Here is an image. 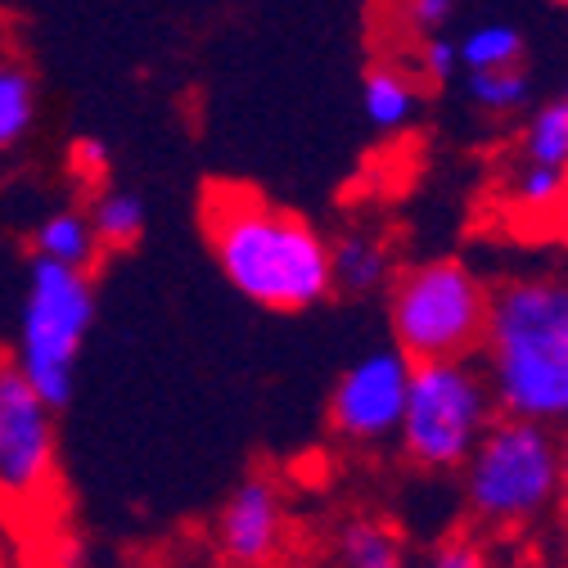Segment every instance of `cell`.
I'll return each instance as SVG.
<instances>
[{
  "instance_id": "cell-1",
  "label": "cell",
  "mask_w": 568,
  "mask_h": 568,
  "mask_svg": "<svg viewBox=\"0 0 568 568\" xmlns=\"http://www.w3.org/2000/svg\"><path fill=\"white\" fill-rule=\"evenodd\" d=\"M203 240L231 290L266 312H307L334 294L329 240L248 185L217 181L203 190Z\"/></svg>"
},
{
  "instance_id": "cell-2",
  "label": "cell",
  "mask_w": 568,
  "mask_h": 568,
  "mask_svg": "<svg viewBox=\"0 0 568 568\" xmlns=\"http://www.w3.org/2000/svg\"><path fill=\"white\" fill-rule=\"evenodd\" d=\"M478 357L496 410L568 429V275L537 271L496 284Z\"/></svg>"
},
{
  "instance_id": "cell-3",
  "label": "cell",
  "mask_w": 568,
  "mask_h": 568,
  "mask_svg": "<svg viewBox=\"0 0 568 568\" xmlns=\"http://www.w3.org/2000/svg\"><path fill=\"white\" fill-rule=\"evenodd\" d=\"M456 474L474 532H483L487 541L532 537L555 524L564 478V429L496 410V419L483 429V438Z\"/></svg>"
},
{
  "instance_id": "cell-4",
  "label": "cell",
  "mask_w": 568,
  "mask_h": 568,
  "mask_svg": "<svg viewBox=\"0 0 568 568\" xmlns=\"http://www.w3.org/2000/svg\"><path fill=\"white\" fill-rule=\"evenodd\" d=\"M95 325V284L87 266H63L32 257L23 303H19V338L10 357L41 388V397L63 410L73 402L82 352Z\"/></svg>"
},
{
  "instance_id": "cell-5",
  "label": "cell",
  "mask_w": 568,
  "mask_h": 568,
  "mask_svg": "<svg viewBox=\"0 0 568 568\" xmlns=\"http://www.w3.org/2000/svg\"><path fill=\"white\" fill-rule=\"evenodd\" d=\"M487 307H491V284L474 266L456 257L406 266L388 284L393 347H402L410 362L478 357Z\"/></svg>"
},
{
  "instance_id": "cell-6",
  "label": "cell",
  "mask_w": 568,
  "mask_h": 568,
  "mask_svg": "<svg viewBox=\"0 0 568 568\" xmlns=\"http://www.w3.org/2000/svg\"><path fill=\"white\" fill-rule=\"evenodd\" d=\"M496 419V397L474 357L410 362L397 447L424 474H456L483 429Z\"/></svg>"
},
{
  "instance_id": "cell-7",
  "label": "cell",
  "mask_w": 568,
  "mask_h": 568,
  "mask_svg": "<svg viewBox=\"0 0 568 568\" xmlns=\"http://www.w3.org/2000/svg\"><path fill=\"white\" fill-rule=\"evenodd\" d=\"M59 491V434L54 406L0 352V515L37 519L54 506Z\"/></svg>"
},
{
  "instance_id": "cell-8",
  "label": "cell",
  "mask_w": 568,
  "mask_h": 568,
  "mask_svg": "<svg viewBox=\"0 0 568 568\" xmlns=\"http://www.w3.org/2000/svg\"><path fill=\"white\" fill-rule=\"evenodd\" d=\"M410 384V357L402 347H375L357 357L329 393L334 438L347 447H384L397 438Z\"/></svg>"
},
{
  "instance_id": "cell-9",
  "label": "cell",
  "mask_w": 568,
  "mask_h": 568,
  "mask_svg": "<svg viewBox=\"0 0 568 568\" xmlns=\"http://www.w3.org/2000/svg\"><path fill=\"white\" fill-rule=\"evenodd\" d=\"M212 550L226 564H275L290 550V506L266 474L231 487L212 519Z\"/></svg>"
},
{
  "instance_id": "cell-10",
  "label": "cell",
  "mask_w": 568,
  "mask_h": 568,
  "mask_svg": "<svg viewBox=\"0 0 568 568\" xmlns=\"http://www.w3.org/2000/svg\"><path fill=\"white\" fill-rule=\"evenodd\" d=\"M100 240H95V226H91V212L78 207V203H59V207H45L37 226H32V257L41 262H63V266H95L100 257Z\"/></svg>"
},
{
  "instance_id": "cell-11",
  "label": "cell",
  "mask_w": 568,
  "mask_h": 568,
  "mask_svg": "<svg viewBox=\"0 0 568 568\" xmlns=\"http://www.w3.org/2000/svg\"><path fill=\"white\" fill-rule=\"evenodd\" d=\"M329 280L338 294L366 298L393 280V253L388 240H379L375 231H347L343 240L329 244Z\"/></svg>"
},
{
  "instance_id": "cell-12",
  "label": "cell",
  "mask_w": 568,
  "mask_h": 568,
  "mask_svg": "<svg viewBox=\"0 0 568 568\" xmlns=\"http://www.w3.org/2000/svg\"><path fill=\"white\" fill-rule=\"evenodd\" d=\"M41 118V91H37V73L14 59L0 54V159L19 154Z\"/></svg>"
},
{
  "instance_id": "cell-13",
  "label": "cell",
  "mask_w": 568,
  "mask_h": 568,
  "mask_svg": "<svg viewBox=\"0 0 568 568\" xmlns=\"http://www.w3.org/2000/svg\"><path fill=\"white\" fill-rule=\"evenodd\" d=\"M329 550L338 564L352 568H397L406 564V537L397 532V524L379 519V515H352L334 528Z\"/></svg>"
},
{
  "instance_id": "cell-14",
  "label": "cell",
  "mask_w": 568,
  "mask_h": 568,
  "mask_svg": "<svg viewBox=\"0 0 568 568\" xmlns=\"http://www.w3.org/2000/svg\"><path fill=\"white\" fill-rule=\"evenodd\" d=\"M419 91H424L419 73L397 63H375L362 82V109L379 131H402L419 113Z\"/></svg>"
},
{
  "instance_id": "cell-15",
  "label": "cell",
  "mask_w": 568,
  "mask_h": 568,
  "mask_svg": "<svg viewBox=\"0 0 568 568\" xmlns=\"http://www.w3.org/2000/svg\"><path fill=\"white\" fill-rule=\"evenodd\" d=\"M564 194H568V172L559 168H541V163H528V159H515V168L506 172V203L515 217H528V222H559V207H564Z\"/></svg>"
},
{
  "instance_id": "cell-16",
  "label": "cell",
  "mask_w": 568,
  "mask_h": 568,
  "mask_svg": "<svg viewBox=\"0 0 568 568\" xmlns=\"http://www.w3.org/2000/svg\"><path fill=\"white\" fill-rule=\"evenodd\" d=\"M87 212H91V226H95V240L104 253H122L145 240L150 207L135 190H100L87 203Z\"/></svg>"
},
{
  "instance_id": "cell-17",
  "label": "cell",
  "mask_w": 568,
  "mask_h": 568,
  "mask_svg": "<svg viewBox=\"0 0 568 568\" xmlns=\"http://www.w3.org/2000/svg\"><path fill=\"white\" fill-rule=\"evenodd\" d=\"M465 95L478 113L491 118H515L528 109L532 100V82L524 73V63H506V68H474L465 73Z\"/></svg>"
},
{
  "instance_id": "cell-18",
  "label": "cell",
  "mask_w": 568,
  "mask_h": 568,
  "mask_svg": "<svg viewBox=\"0 0 568 568\" xmlns=\"http://www.w3.org/2000/svg\"><path fill=\"white\" fill-rule=\"evenodd\" d=\"M515 159L568 172V104L564 100H550V104L528 113V122L519 131V154Z\"/></svg>"
},
{
  "instance_id": "cell-19",
  "label": "cell",
  "mask_w": 568,
  "mask_h": 568,
  "mask_svg": "<svg viewBox=\"0 0 568 568\" xmlns=\"http://www.w3.org/2000/svg\"><path fill=\"white\" fill-rule=\"evenodd\" d=\"M460 68L474 73V68H506V63H524V32L510 23H478L469 28L460 41Z\"/></svg>"
},
{
  "instance_id": "cell-20",
  "label": "cell",
  "mask_w": 568,
  "mask_h": 568,
  "mask_svg": "<svg viewBox=\"0 0 568 568\" xmlns=\"http://www.w3.org/2000/svg\"><path fill=\"white\" fill-rule=\"evenodd\" d=\"M415 73L419 82H429V87H447L456 82L465 68H460V50L452 37L434 32V37H419V59H415Z\"/></svg>"
},
{
  "instance_id": "cell-21",
  "label": "cell",
  "mask_w": 568,
  "mask_h": 568,
  "mask_svg": "<svg viewBox=\"0 0 568 568\" xmlns=\"http://www.w3.org/2000/svg\"><path fill=\"white\" fill-rule=\"evenodd\" d=\"M397 19L410 37H434L456 19V0H397Z\"/></svg>"
},
{
  "instance_id": "cell-22",
  "label": "cell",
  "mask_w": 568,
  "mask_h": 568,
  "mask_svg": "<svg viewBox=\"0 0 568 568\" xmlns=\"http://www.w3.org/2000/svg\"><path fill=\"white\" fill-rule=\"evenodd\" d=\"M429 559L443 564V568H478V564L496 559V550L487 546L483 532H456V537H443V541L429 550Z\"/></svg>"
},
{
  "instance_id": "cell-23",
  "label": "cell",
  "mask_w": 568,
  "mask_h": 568,
  "mask_svg": "<svg viewBox=\"0 0 568 568\" xmlns=\"http://www.w3.org/2000/svg\"><path fill=\"white\" fill-rule=\"evenodd\" d=\"M68 168H73L87 185L104 181V172H109V150H104V140H91V135L73 140V150H68Z\"/></svg>"
},
{
  "instance_id": "cell-24",
  "label": "cell",
  "mask_w": 568,
  "mask_h": 568,
  "mask_svg": "<svg viewBox=\"0 0 568 568\" xmlns=\"http://www.w3.org/2000/svg\"><path fill=\"white\" fill-rule=\"evenodd\" d=\"M555 528H559V541H564V555H568V429H564V478H559V506H555Z\"/></svg>"
},
{
  "instance_id": "cell-25",
  "label": "cell",
  "mask_w": 568,
  "mask_h": 568,
  "mask_svg": "<svg viewBox=\"0 0 568 568\" xmlns=\"http://www.w3.org/2000/svg\"><path fill=\"white\" fill-rule=\"evenodd\" d=\"M6 541H10V515H0V559H10V555H14Z\"/></svg>"
},
{
  "instance_id": "cell-26",
  "label": "cell",
  "mask_w": 568,
  "mask_h": 568,
  "mask_svg": "<svg viewBox=\"0 0 568 568\" xmlns=\"http://www.w3.org/2000/svg\"><path fill=\"white\" fill-rule=\"evenodd\" d=\"M559 231L568 235V194H564V207H559Z\"/></svg>"
},
{
  "instance_id": "cell-27",
  "label": "cell",
  "mask_w": 568,
  "mask_h": 568,
  "mask_svg": "<svg viewBox=\"0 0 568 568\" xmlns=\"http://www.w3.org/2000/svg\"><path fill=\"white\" fill-rule=\"evenodd\" d=\"M555 6H564V10H568V0H555Z\"/></svg>"
},
{
  "instance_id": "cell-28",
  "label": "cell",
  "mask_w": 568,
  "mask_h": 568,
  "mask_svg": "<svg viewBox=\"0 0 568 568\" xmlns=\"http://www.w3.org/2000/svg\"><path fill=\"white\" fill-rule=\"evenodd\" d=\"M564 104H568V91H564Z\"/></svg>"
}]
</instances>
